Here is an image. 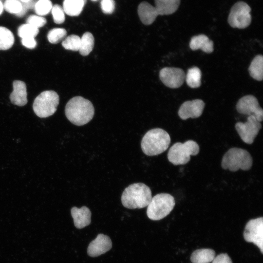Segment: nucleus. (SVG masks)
<instances>
[{"instance_id": "1", "label": "nucleus", "mask_w": 263, "mask_h": 263, "mask_svg": "<svg viewBox=\"0 0 263 263\" xmlns=\"http://www.w3.org/2000/svg\"><path fill=\"white\" fill-rule=\"evenodd\" d=\"M67 119L77 126L84 125L94 117V109L92 102L82 96L71 98L67 103L65 109Z\"/></svg>"}, {"instance_id": "2", "label": "nucleus", "mask_w": 263, "mask_h": 263, "mask_svg": "<svg viewBox=\"0 0 263 263\" xmlns=\"http://www.w3.org/2000/svg\"><path fill=\"white\" fill-rule=\"evenodd\" d=\"M151 198V191L148 186L142 183H134L124 189L121 202L128 208H142L148 206Z\"/></svg>"}, {"instance_id": "3", "label": "nucleus", "mask_w": 263, "mask_h": 263, "mask_svg": "<svg viewBox=\"0 0 263 263\" xmlns=\"http://www.w3.org/2000/svg\"><path fill=\"white\" fill-rule=\"evenodd\" d=\"M170 137L169 133L160 128H155L148 131L142 138L141 149L148 156L160 154L169 148Z\"/></svg>"}, {"instance_id": "4", "label": "nucleus", "mask_w": 263, "mask_h": 263, "mask_svg": "<svg viewBox=\"0 0 263 263\" xmlns=\"http://www.w3.org/2000/svg\"><path fill=\"white\" fill-rule=\"evenodd\" d=\"M253 159L250 154L245 150L232 148L224 155L221 166L223 169L236 171L241 169L249 170L252 166Z\"/></svg>"}, {"instance_id": "5", "label": "nucleus", "mask_w": 263, "mask_h": 263, "mask_svg": "<svg viewBox=\"0 0 263 263\" xmlns=\"http://www.w3.org/2000/svg\"><path fill=\"white\" fill-rule=\"evenodd\" d=\"M175 204L174 198L170 194H157L151 198L148 205L147 215L152 220H160L169 214Z\"/></svg>"}, {"instance_id": "6", "label": "nucleus", "mask_w": 263, "mask_h": 263, "mask_svg": "<svg viewBox=\"0 0 263 263\" xmlns=\"http://www.w3.org/2000/svg\"><path fill=\"white\" fill-rule=\"evenodd\" d=\"M198 144L189 140L184 143L177 142L169 149L168 153L169 161L174 165H184L190 160L191 155H196L199 152Z\"/></svg>"}, {"instance_id": "7", "label": "nucleus", "mask_w": 263, "mask_h": 263, "mask_svg": "<svg viewBox=\"0 0 263 263\" xmlns=\"http://www.w3.org/2000/svg\"><path fill=\"white\" fill-rule=\"evenodd\" d=\"M59 100V96L56 92L43 91L34 100L33 110L38 116L41 118L47 117L56 112Z\"/></svg>"}, {"instance_id": "8", "label": "nucleus", "mask_w": 263, "mask_h": 263, "mask_svg": "<svg viewBox=\"0 0 263 263\" xmlns=\"http://www.w3.org/2000/svg\"><path fill=\"white\" fill-rule=\"evenodd\" d=\"M251 8L245 2L238 1L231 8L228 22L233 28L244 29L247 27L251 21Z\"/></svg>"}, {"instance_id": "9", "label": "nucleus", "mask_w": 263, "mask_h": 263, "mask_svg": "<svg viewBox=\"0 0 263 263\" xmlns=\"http://www.w3.org/2000/svg\"><path fill=\"white\" fill-rule=\"evenodd\" d=\"M261 128V123L253 115H249L246 122H238L235 125V129L241 138L248 144L253 143Z\"/></svg>"}, {"instance_id": "10", "label": "nucleus", "mask_w": 263, "mask_h": 263, "mask_svg": "<svg viewBox=\"0 0 263 263\" xmlns=\"http://www.w3.org/2000/svg\"><path fill=\"white\" fill-rule=\"evenodd\" d=\"M244 240L255 244L263 253V218L251 219L246 224L244 232Z\"/></svg>"}, {"instance_id": "11", "label": "nucleus", "mask_w": 263, "mask_h": 263, "mask_svg": "<svg viewBox=\"0 0 263 263\" xmlns=\"http://www.w3.org/2000/svg\"><path fill=\"white\" fill-rule=\"evenodd\" d=\"M236 109L240 113L254 115L260 122L263 119V110L256 97L252 95H247L241 98L237 103Z\"/></svg>"}, {"instance_id": "12", "label": "nucleus", "mask_w": 263, "mask_h": 263, "mask_svg": "<svg viewBox=\"0 0 263 263\" xmlns=\"http://www.w3.org/2000/svg\"><path fill=\"white\" fill-rule=\"evenodd\" d=\"M184 71L179 68L165 67L159 72L161 81L167 87L178 88L182 85L185 79Z\"/></svg>"}, {"instance_id": "13", "label": "nucleus", "mask_w": 263, "mask_h": 263, "mask_svg": "<svg viewBox=\"0 0 263 263\" xmlns=\"http://www.w3.org/2000/svg\"><path fill=\"white\" fill-rule=\"evenodd\" d=\"M205 105L204 101L199 99L185 101L178 110V115L183 120L199 117L202 114Z\"/></svg>"}, {"instance_id": "14", "label": "nucleus", "mask_w": 263, "mask_h": 263, "mask_svg": "<svg viewBox=\"0 0 263 263\" xmlns=\"http://www.w3.org/2000/svg\"><path fill=\"white\" fill-rule=\"evenodd\" d=\"M112 242L108 236L99 234L89 244L87 253L90 257H95L104 254L111 249Z\"/></svg>"}, {"instance_id": "15", "label": "nucleus", "mask_w": 263, "mask_h": 263, "mask_svg": "<svg viewBox=\"0 0 263 263\" xmlns=\"http://www.w3.org/2000/svg\"><path fill=\"white\" fill-rule=\"evenodd\" d=\"M71 213L76 228H82L91 223V212L87 207L83 206L77 208L74 207L71 208Z\"/></svg>"}, {"instance_id": "16", "label": "nucleus", "mask_w": 263, "mask_h": 263, "mask_svg": "<svg viewBox=\"0 0 263 263\" xmlns=\"http://www.w3.org/2000/svg\"><path fill=\"white\" fill-rule=\"evenodd\" d=\"M13 91L10 95L11 102L19 106H23L27 103L25 83L20 80H15L13 83Z\"/></svg>"}, {"instance_id": "17", "label": "nucleus", "mask_w": 263, "mask_h": 263, "mask_svg": "<svg viewBox=\"0 0 263 263\" xmlns=\"http://www.w3.org/2000/svg\"><path fill=\"white\" fill-rule=\"evenodd\" d=\"M137 12L141 21L145 25L152 24L158 16L154 6L147 1L139 4Z\"/></svg>"}, {"instance_id": "18", "label": "nucleus", "mask_w": 263, "mask_h": 263, "mask_svg": "<svg viewBox=\"0 0 263 263\" xmlns=\"http://www.w3.org/2000/svg\"><path fill=\"white\" fill-rule=\"evenodd\" d=\"M189 47L193 51L200 49L207 53L213 51V42L206 35L200 34L192 37Z\"/></svg>"}, {"instance_id": "19", "label": "nucleus", "mask_w": 263, "mask_h": 263, "mask_svg": "<svg viewBox=\"0 0 263 263\" xmlns=\"http://www.w3.org/2000/svg\"><path fill=\"white\" fill-rule=\"evenodd\" d=\"M155 10L158 15H168L174 13L178 8L180 0H154Z\"/></svg>"}, {"instance_id": "20", "label": "nucleus", "mask_w": 263, "mask_h": 263, "mask_svg": "<svg viewBox=\"0 0 263 263\" xmlns=\"http://www.w3.org/2000/svg\"><path fill=\"white\" fill-rule=\"evenodd\" d=\"M87 0H64L63 9L70 16H78L82 11Z\"/></svg>"}, {"instance_id": "21", "label": "nucleus", "mask_w": 263, "mask_h": 263, "mask_svg": "<svg viewBox=\"0 0 263 263\" xmlns=\"http://www.w3.org/2000/svg\"><path fill=\"white\" fill-rule=\"evenodd\" d=\"M215 257V251L209 248H202L195 250L191 254L192 263H209Z\"/></svg>"}, {"instance_id": "22", "label": "nucleus", "mask_w": 263, "mask_h": 263, "mask_svg": "<svg viewBox=\"0 0 263 263\" xmlns=\"http://www.w3.org/2000/svg\"><path fill=\"white\" fill-rule=\"evenodd\" d=\"M250 76L255 80L261 81L263 78V56L259 55L254 57L248 68Z\"/></svg>"}, {"instance_id": "23", "label": "nucleus", "mask_w": 263, "mask_h": 263, "mask_svg": "<svg viewBox=\"0 0 263 263\" xmlns=\"http://www.w3.org/2000/svg\"><path fill=\"white\" fill-rule=\"evenodd\" d=\"M3 7L7 12L19 17L24 15L28 10L19 0H6L3 3Z\"/></svg>"}, {"instance_id": "24", "label": "nucleus", "mask_w": 263, "mask_h": 263, "mask_svg": "<svg viewBox=\"0 0 263 263\" xmlns=\"http://www.w3.org/2000/svg\"><path fill=\"white\" fill-rule=\"evenodd\" d=\"M94 39L92 33L89 32L84 33L80 38V44L79 49L80 54L83 56H88L93 50Z\"/></svg>"}, {"instance_id": "25", "label": "nucleus", "mask_w": 263, "mask_h": 263, "mask_svg": "<svg viewBox=\"0 0 263 263\" xmlns=\"http://www.w3.org/2000/svg\"><path fill=\"white\" fill-rule=\"evenodd\" d=\"M201 79V71L197 67H193L188 69L185 76V80L187 85L192 88H196L200 86Z\"/></svg>"}, {"instance_id": "26", "label": "nucleus", "mask_w": 263, "mask_h": 263, "mask_svg": "<svg viewBox=\"0 0 263 263\" xmlns=\"http://www.w3.org/2000/svg\"><path fill=\"white\" fill-rule=\"evenodd\" d=\"M14 43L12 32L5 27L0 26V50H8L12 47Z\"/></svg>"}, {"instance_id": "27", "label": "nucleus", "mask_w": 263, "mask_h": 263, "mask_svg": "<svg viewBox=\"0 0 263 263\" xmlns=\"http://www.w3.org/2000/svg\"><path fill=\"white\" fill-rule=\"evenodd\" d=\"M52 6L50 0H38L35 3L33 9L37 15L43 17L51 12Z\"/></svg>"}, {"instance_id": "28", "label": "nucleus", "mask_w": 263, "mask_h": 263, "mask_svg": "<svg viewBox=\"0 0 263 263\" xmlns=\"http://www.w3.org/2000/svg\"><path fill=\"white\" fill-rule=\"evenodd\" d=\"M80 38L76 35L66 37L62 42V46L66 50L77 51L79 49Z\"/></svg>"}, {"instance_id": "29", "label": "nucleus", "mask_w": 263, "mask_h": 263, "mask_svg": "<svg viewBox=\"0 0 263 263\" xmlns=\"http://www.w3.org/2000/svg\"><path fill=\"white\" fill-rule=\"evenodd\" d=\"M38 32V28L27 23L21 25L18 29V35L21 38L28 37L35 38Z\"/></svg>"}, {"instance_id": "30", "label": "nucleus", "mask_w": 263, "mask_h": 263, "mask_svg": "<svg viewBox=\"0 0 263 263\" xmlns=\"http://www.w3.org/2000/svg\"><path fill=\"white\" fill-rule=\"evenodd\" d=\"M67 35L64 28H55L49 31L47 34L48 41L53 44H56L62 40Z\"/></svg>"}, {"instance_id": "31", "label": "nucleus", "mask_w": 263, "mask_h": 263, "mask_svg": "<svg viewBox=\"0 0 263 263\" xmlns=\"http://www.w3.org/2000/svg\"><path fill=\"white\" fill-rule=\"evenodd\" d=\"M51 12L55 23L59 24L64 22L65 13L60 5L56 4L53 5Z\"/></svg>"}, {"instance_id": "32", "label": "nucleus", "mask_w": 263, "mask_h": 263, "mask_svg": "<svg viewBox=\"0 0 263 263\" xmlns=\"http://www.w3.org/2000/svg\"><path fill=\"white\" fill-rule=\"evenodd\" d=\"M47 20L45 18L37 15H32L28 17L26 23L37 28H39L45 25Z\"/></svg>"}, {"instance_id": "33", "label": "nucleus", "mask_w": 263, "mask_h": 263, "mask_svg": "<svg viewBox=\"0 0 263 263\" xmlns=\"http://www.w3.org/2000/svg\"><path fill=\"white\" fill-rule=\"evenodd\" d=\"M115 5L114 0H101L100 2L101 10L105 14H112L115 10Z\"/></svg>"}, {"instance_id": "34", "label": "nucleus", "mask_w": 263, "mask_h": 263, "mask_svg": "<svg viewBox=\"0 0 263 263\" xmlns=\"http://www.w3.org/2000/svg\"><path fill=\"white\" fill-rule=\"evenodd\" d=\"M212 263H232L229 256L225 253L220 254L215 257Z\"/></svg>"}, {"instance_id": "35", "label": "nucleus", "mask_w": 263, "mask_h": 263, "mask_svg": "<svg viewBox=\"0 0 263 263\" xmlns=\"http://www.w3.org/2000/svg\"><path fill=\"white\" fill-rule=\"evenodd\" d=\"M21 43L23 46L29 49H33L37 45V42L35 38L32 37L22 38Z\"/></svg>"}, {"instance_id": "36", "label": "nucleus", "mask_w": 263, "mask_h": 263, "mask_svg": "<svg viewBox=\"0 0 263 263\" xmlns=\"http://www.w3.org/2000/svg\"><path fill=\"white\" fill-rule=\"evenodd\" d=\"M4 10L3 4L0 0V15L2 13Z\"/></svg>"}, {"instance_id": "37", "label": "nucleus", "mask_w": 263, "mask_h": 263, "mask_svg": "<svg viewBox=\"0 0 263 263\" xmlns=\"http://www.w3.org/2000/svg\"><path fill=\"white\" fill-rule=\"evenodd\" d=\"M19 0L22 3H26L30 2L32 0Z\"/></svg>"}, {"instance_id": "38", "label": "nucleus", "mask_w": 263, "mask_h": 263, "mask_svg": "<svg viewBox=\"0 0 263 263\" xmlns=\"http://www.w3.org/2000/svg\"><path fill=\"white\" fill-rule=\"evenodd\" d=\"M91 0L93 1H97V0Z\"/></svg>"}]
</instances>
